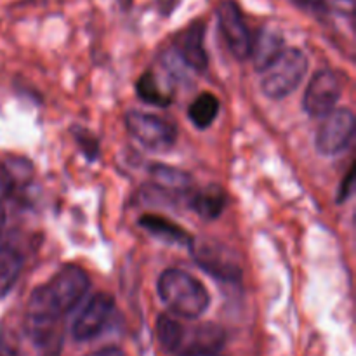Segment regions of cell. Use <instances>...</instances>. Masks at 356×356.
I'll return each instance as SVG.
<instances>
[{"mask_svg": "<svg viewBox=\"0 0 356 356\" xmlns=\"http://www.w3.org/2000/svg\"><path fill=\"white\" fill-rule=\"evenodd\" d=\"M90 280L83 268L68 264L51 280L35 289L24 313V329L37 346H45L63 315L72 312L89 291Z\"/></svg>", "mask_w": 356, "mask_h": 356, "instance_id": "6da1fadb", "label": "cell"}, {"mask_svg": "<svg viewBox=\"0 0 356 356\" xmlns=\"http://www.w3.org/2000/svg\"><path fill=\"white\" fill-rule=\"evenodd\" d=\"M159 296L174 316L197 320L207 312L211 296L198 278L169 268L159 278Z\"/></svg>", "mask_w": 356, "mask_h": 356, "instance_id": "7a4b0ae2", "label": "cell"}, {"mask_svg": "<svg viewBox=\"0 0 356 356\" xmlns=\"http://www.w3.org/2000/svg\"><path fill=\"white\" fill-rule=\"evenodd\" d=\"M308 72V58L298 47H285L284 52L263 72L261 90L270 99H284L294 92Z\"/></svg>", "mask_w": 356, "mask_h": 356, "instance_id": "3957f363", "label": "cell"}, {"mask_svg": "<svg viewBox=\"0 0 356 356\" xmlns=\"http://www.w3.org/2000/svg\"><path fill=\"white\" fill-rule=\"evenodd\" d=\"M125 127L136 141L152 152H169L177 141L176 125L159 115L131 110L125 113Z\"/></svg>", "mask_w": 356, "mask_h": 356, "instance_id": "277c9868", "label": "cell"}, {"mask_svg": "<svg viewBox=\"0 0 356 356\" xmlns=\"http://www.w3.org/2000/svg\"><path fill=\"white\" fill-rule=\"evenodd\" d=\"M188 249H190L191 256L197 261L198 266L211 277L221 282H228V284L242 280V266L233 257L228 247L221 245L214 240L195 238L193 236Z\"/></svg>", "mask_w": 356, "mask_h": 356, "instance_id": "5b68a950", "label": "cell"}, {"mask_svg": "<svg viewBox=\"0 0 356 356\" xmlns=\"http://www.w3.org/2000/svg\"><path fill=\"white\" fill-rule=\"evenodd\" d=\"M216 16H218L219 30H221L232 54L236 59L250 58L252 35H250L238 3L235 0H221L216 7Z\"/></svg>", "mask_w": 356, "mask_h": 356, "instance_id": "8992f818", "label": "cell"}, {"mask_svg": "<svg viewBox=\"0 0 356 356\" xmlns=\"http://www.w3.org/2000/svg\"><path fill=\"white\" fill-rule=\"evenodd\" d=\"M341 90H343L341 76L334 70H320L306 87L305 99H302L305 111L313 118L327 117L330 111L336 110Z\"/></svg>", "mask_w": 356, "mask_h": 356, "instance_id": "52a82bcc", "label": "cell"}, {"mask_svg": "<svg viewBox=\"0 0 356 356\" xmlns=\"http://www.w3.org/2000/svg\"><path fill=\"white\" fill-rule=\"evenodd\" d=\"M355 136V115L348 108H336L320 124L316 149L322 155H337L350 146Z\"/></svg>", "mask_w": 356, "mask_h": 356, "instance_id": "ba28073f", "label": "cell"}, {"mask_svg": "<svg viewBox=\"0 0 356 356\" xmlns=\"http://www.w3.org/2000/svg\"><path fill=\"white\" fill-rule=\"evenodd\" d=\"M115 309L113 296L106 292H97L89 299L82 312L79 313L76 320L73 322L72 334L76 341H90L99 336L101 330L110 320Z\"/></svg>", "mask_w": 356, "mask_h": 356, "instance_id": "9c48e42d", "label": "cell"}, {"mask_svg": "<svg viewBox=\"0 0 356 356\" xmlns=\"http://www.w3.org/2000/svg\"><path fill=\"white\" fill-rule=\"evenodd\" d=\"M226 344V332L221 325L212 322L184 329L177 356H219Z\"/></svg>", "mask_w": 356, "mask_h": 356, "instance_id": "30bf717a", "label": "cell"}, {"mask_svg": "<svg viewBox=\"0 0 356 356\" xmlns=\"http://www.w3.org/2000/svg\"><path fill=\"white\" fill-rule=\"evenodd\" d=\"M179 58L183 59L188 68L202 73L209 66V56L205 51V23L195 21L181 35L179 45H177Z\"/></svg>", "mask_w": 356, "mask_h": 356, "instance_id": "8fae6325", "label": "cell"}, {"mask_svg": "<svg viewBox=\"0 0 356 356\" xmlns=\"http://www.w3.org/2000/svg\"><path fill=\"white\" fill-rule=\"evenodd\" d=\"M284 37L277 30H271V28L261 30L259 35L252 38V49H250V56H252L257 72H264L284 52Z\"/></svg>", "mask_w": 356, "mask_h": 356, "instance_id": "7c38bea8", "label": "cell"}, {"mask_svg": "<svg viewBox=\"0 0 356 356\" xmlns=\"http://www.w3.org/2000/svg\"><path fill=\"white\" fill-rule=\"evenodd\" d=\"M139 226L145 228L146 232L152 233L156 238L163 240L167 243H176V245H186L190 247L193 236L181 228L179 225L172 222L170 219L162 218L156 214H145L139 218Z\"/></svg>", "mask_w": 356, "mask_h": 356, "instance_id": "4fadbf2b", "label": "cell"}, {"mask_svg": "<svg viewBox=\"0 0 356 356\" xmlns=\"http://www.w3.org/2000/svg\"><path fill=\"white\" fill-rule=\"evenodd\" d=\"M228 204L225 190L218 184H209L204 190L197 191L190 197V207L205 221H214L225 211Z\"/></svg>", "mask_w": 356, "mask_h": 356, "instance_id": "5bb4252c", "label": "cell"}, {"mask_svg": "<svg viewBox=\"0 0 356 356\" xmlns=\"http://www.w3.org/2000/svg\"><path fill=\"white\" fill-rule=\"evenodd\" d=\"M23 270V256L14 247H0V299L10 292Z\"/></svg>", "mask_w": 356, "mask_h": 356, "instance_id": "9a60e30c", "label": "cell"}, {"mask_svg": "<svg viewBox=\"0 0 356 356\" xmlns=\"http://www.w3.org/2000/svg\"><path fill=\"white\" fill-rule=\"evenodd\" d=\"M152 176L155 179L156 188L160 191H170V193H184L191 184V177L186 172L174 167L155 163L152 167Z\"/></svg>", "mask_w": 356, "mask_h": 356, "instance_id": "2e32d148", "label": "cell"}, {"mask_svg": "<svg viewBox=\"0 0 356 356\" xmlns=\"http://www.w3.org/2000/svg\"><path fill=\"white\" fill-rule=\"evenodd\" d=\"M184 329L186 325H183L176 316L160 315L156 320V339H159L160 346L167 353L176 355L181 346V341H183Z\"/></svg>", "mask_w": 356, "mask_h": 356, "instance_id": "e0dca14e", "label": "cell"}, {"mask_svg": "<svg viewBox=\"0 0 356 356\" xmlns=\"http://www.w3.org/2000/svg\"><path fill=\"white\" fill-rule=\"evenodd\" d=\"M136 92L145 103L153 104V106L163 108L172 103V96L162 89L159 79L153 72H146L139 76L138 82H136Z\"/></svg>", "mask_w": 356, "mask_h": 356, "instance_id": "ac0fdd59", "label": "cell"}, {"mask_svg": "<svg viewBox=\"0 0 356 356\" xmlns=\"http://www.w3.org/2000/svg\"><path fill=\"white\" fill-rule=\"evenodd\" d=\"M219 113V101L214 94L204 92L190 104L188 117L193 122L195 127L207 129L216 120Z\"/></svg>", "mask_w": 356, "mask_h": 356, "instance_id": "d6986e66", "label": "cell"}, {"mask_svg": "<svg viewBox=\"0 0 356 356\" xmlns=\"http://www.w3.org/2000/svg\"><path fill=\"white\" fill-rule=\"evenodd\" d=\"M75 139H76V145L80 146L83 155H86L89 160H96L97 152H99V146H97L96 138H94L89 131H86V129H79V131H75Z\"/></svg>", "mask_w": 356, "mask_h": 356, "instance_id": "ffe728a7", "label": "cell"}, {"mask_svg": "<svg viewBox=\"0 0 356 356\" xmlns=\"http://www.w3.org/2000/svg\"><path fill=\"white\" fill-rule=\"evenodd\" d=\"M318 9L325 13L341 14V16H353L355 0H316Z\"/></svg>", "mask_w": 356, "mask_h": 356, "instance_id": "44dd1931", "label": "cell"}, {"mask_svg": "<svg viewBox=\"0 0 356 356\" xmlns=\"http://www.w3.org/2000/svg\"><path fill=\"white\" fill-rule=\"evenodd\" d=\"M14 190V177L10 174V170L7 167L0 165V204L2 200H6Z\"/></svg>", "mask_w": 356, "mask_h": 356, "instance_id": "7402d4cb", "label": "cell"}, {"mask_svg": "<svg viewBox=\"0 0 356 356\" xmlns=\"http://www.w3.org/2000/svg\"><path fill=\"white\" fill-rule=\"evenodd\" d=\"M353 174H355V169H353V167H351V169L348 170L346 177H344V179H343V184H341L339 198H337V200H339V202H344L348 197H350L351 186H353Z\"/></svg>", "mask_w": 356, "mask_h": 356, "instance_id": "603a6c76", "label": "cell"}, {"mask_svg": "<svg viewBox=\"0 0 356 356\" xmlns=\"http://www.w3.org/2000/svg\"><path fill=\"white\" fill-rule=\"evenodd\" d=\"M179 0H160V10H162L165 16H169L174 10V7H177Z\"/></svg>", "mask_w": 356, "mask_h": 356, "instance_id": "cb8c5ba5", "label": "cell"}, {"mask_svg": "<svg viewBox=\"0 0 356 356\" xmlns=\"http://www.w3.org/2000/svg\"><path fill=\"white\" fill-rule=\"evenodd\" d=\"M0 356H19L17 350L9 343H0Z\"/></svg>", "mask_w": 356, "mask_h": 356, "instance_id": "d4e9b609", "label": "cell"}, {"mask_svg": "<svg viewBox=\"0 0 356 356\" xmlns=\"http://www.w3.org/2000/svg\"><path fill=\"white\" fill-rule=\"evenodd\" d=\"M90 356H124V355H122L118 350H115V348H110V350H101V351H97V353H94Z\"/></svg>", "mask_w": 356, "mask_h": 356, "instance_id": "484cf974", "label": "cell"}, {"mask_svg": "<svg viewBox=\"0 0 356 356\" xmlns=\"http://www.w3.org/2000/svg\"><path fill=\"white\" fill-rule=\"evenodd\" d=\"M3 222H6V211H3L2 204H0V229L3 228Z\"/></svg>", "mask_w": 356, "mask_h": 356, "instance_id": "4316f807", "label": "cell"}]
</instances>
